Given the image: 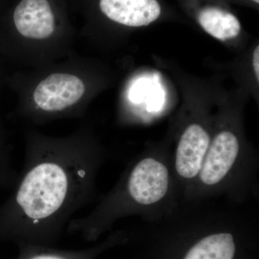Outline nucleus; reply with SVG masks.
<instances>
[{"label":"nucleus","instance_id":"9","mask_svg":"<svg viewBox=\"0 0 259 259\" xmlns=\"http://www.w3.org/2000/svg\"><path fill=\"white\" fill-rule=\"evenodd\" d=\"M253 66L254 69L255 76H256L257 81H259V47L255 48L254 52H253Z\"/></svg>","mask_w":259,"mask_h":259},{"label":"nucleus","instance_id":"7","mask_svg":"<svg viewBox=\"0 0 259 259\" xmlns=\"http://www.w3.org/2000/svg\"><path fill=\"white\" fill-rule=\"evenodd\" d=\"M127 241L125 231L113 232L99 244L79 250H63L47 245L20 243L18 259H95L105 250Z\"/></svg>","mask_w":259,"mask_h":259},{"label":"nucleus","instance_id":"1","mask_svg":"<svg viewBox=\"0 0 259 259\" xmlns=\"http://www.w3.org/2000/svg\"><path fill=\"white\" fill-rule=\"evenodd\" d=\"M105 161L100 149L83 144L30 148L5 211L7 231L19 243L55 244L75 213L96 197Z\"/></svg>","mask_w":259,"mask_h":259},{"label":"nucleus","instance_id":"2","mask_svg":"<svg viewBox=\"0 0 259 259\" xmlns=\"http://www.w3.org/2000/svg\"><path fill=\"white\" fill-rule=\"evenodd\" d=\"M241 205L218 199L181 202L169 214L146 223L167 259H248L258 218Z\"/></svg>","mask_w":259,"mask_h":259},{"label":"nucleus","instance_id":"6","mask_svg":"<svg viewBox=\"0 0 259 259\" xmlns=\"http://www.w3.org/2000/svg\"><path fill=\"white\" fill-rule=\"evenodd\" d=\"M99 7L107 18L128 27L150 25L161 12L157 0H100Z\"/></svg>","mask_w":259,"mask_h":259},{"label":"nucleus","instance_id":"10","mask_svg":"<svg viewBox=\"0 0 259 259\" xmlns=\"http://www.w3.org/2000/svg\"><path fill=\"white\" fill-rule=\"evenodd\" d=\"M252 1L254 2V3H257V4L259 3V0H252Z\"/></svg>","mask_w":259,"mask_h":259},{"label":"nucleus","instance_id":"3","mask_svg":"<svg viewBox=\"0 0 259 259\" xmlns=\"http://www.w3.org/2000/svg\"><path fill=\"white\" fill-rule=\"evenodd\" d=\"M181 202L171 154L146 153L130 162L91 212L71 220L66 232L95 242L122 218L138 216L145 223L153 222L171 213Z\"/></svg>","mask_w":259,"mask_h":259},{"label":"nucleus","instance_id":"4","mask_svg":"<svg viewBox=\"0 0 259 259\" xmlns=\"http://www.w3.org/2000/svg\"><path fill=\"white\" fill-rule=\"evenodd\" d=\"M84 91V84L77 76L54 74L37 85L34 101L42 111L61 112L79 101Z\"/></svg>","mask_w":259,"mask_h":259},{"label":"nucleus","instance_id":"5","mask_svg":"<svg viewBox=\"0 0 259 259\" xmlns=\"http://www.w3.org/2000/svg\"><path fill=\"white\" fill-rule=\"evenodd\" d=\"M13 22L29 38H47L55 30V13L49 0H21L13 12Z\"/></svg>","mask_w":259,"mask_h":259},{"label":"nucleus","instance_id":"8","mask_svg":"<svg viewBox=\"0 0 259 259\" xmlns=\"http://www.w3.org/2000/svg\"><path fill=\"white\" fill-rule=\"evenodd\" d=\"M197 18L201 27L218 40L234 38L241 32V24L238 19L232 13L220 8H204L199 12Z\"/></svg>","mask_w":259,"mask_h":259}]
</instances>
